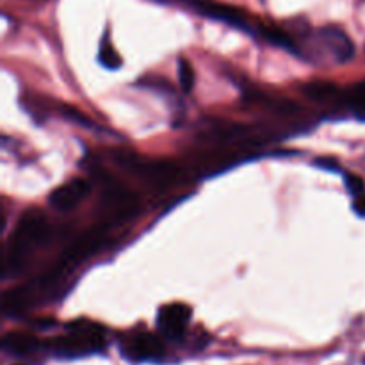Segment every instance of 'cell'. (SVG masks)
Here are the masks:
<instances>
[{"mask_svg":"<svg viewBox=\"0 0 365 365\" xmlns=\"http://www.w3.org/2000/svg\"><path fill=\"white\" fill-rule=\"evenodd\" d=\"M353 210H355L359 216L365 217V196H359V198L355 200V203H353Z\"/></svg>","mask_w":365,"mask_h":365,"instance_id":"cell-20","label":"cell"},{"mask_svg":"<svg viewBox=\"0 0 365 365\" xmlns=\"http://www.w3.org/2000/svg\"><path fill=\"white\" fill-rule=\"evenodd\" d=\"M50 348L57 356L63 359H77L98 351L103 346V331L98 324L88 321H77L68 324L66 337L53 339Z\"/></svg>","mask_w":365,"mask_h":365,"instance_id":"cell-1","label":"cell"},{"mask_svg":"<svg viewBox=\"0 0 365 365\" xmlns=\"http://www.w3.org/2000/svg\"><path fill=\"white\" fill-rule=\"evenodd\" d=\"M98 63L102 64L106 70H118L121 66V57L120 53L116 52V48L110 43L109 36L106 34V38L102 39L100 43V50H98Z\"/></svg>","mask_w":365,"mask_h":365,"instance_id":"cell-13","label":"cell"},{"mask_svg":"<svg viewBox=\"0 0 365 365\" xmlns=\"http://www.w3.org/2000/svg\"><path fill=\"white\" fill-rule=\"evenodd\" d=\"M346 189H348L349 195H353L355 198H359V196L364 195L365 184H364L362 178L356 177V175H346Z\"/></svg>","mask_w":365,"mask_h":365,"instance_id":"cell-18","label":"cell"},{"mask_svg":"<svg viewBox=\"0 0 365 365\" xmlns=\"http://www.w3.org/2000/svg\"><path fill=\"white\" fill-rule=\"evenodd\" d=\"M100 207H102L109 223H121V221L130 220L139 210L141 203H139L138 196L125 189L123 185L107 182V187L102 192Z\"/></svg>","mask_w":365,"mask_h":365,"instance_id":"cell-4","label":"cell"},{"mask_svg":"<svg viewBox=\"0 0 365 365\" xmlns=\"http://www.w3.org/2000/svg\"><path fill=\"white\" fill-rule=\"evenodd\" d=\"M103 241V230L102 228H91V230L84 232L78 239H75L71 242L70 248L64 252L63 259H61V264L66 267L73 266V264L81 262V260L91 257L96 250L100 248Z\"/></svg>","mask_w":365,"mask_h":365,"instance_id":"cell-9","label":"cell"},{"mask_svg":"<svg viewBox=\"0 0 365 365\" xmlns=\"http://www.w3.org/2000/svg\"><path fill=\"white\" fill-rule=\"evenodd\" d=\"M302 91L307 98L314 100V102H327V100L334 98L335 93L339 91V88L334 84V82L312 81L309 82V84L303 86Z\"/></svg>","mask_w":365,"mask_h":365,"instance_id":"cell-12","label":"cell"},{"mask_svg":"<svg viewBox=\"0 0 365 365\" xmlns=\"http://www.w3.org/2000/svg\"><path fill=\"white\" fill-rule=\"evenodd\" d=\"M348 102L349 106L353 107V110L356 113V116L365 120V81L356 84L355 88L351 89V93H349L348 96Z\"/></svg>","mask_w":365,"mask_h":365,"instance_id":"cell-16","label":"cell"},{"mask_svg":"<svg viewBox=\"0 0 365 365\" xmlns=\"http://www.w3.org/2000/svg\"><path fill=\"white\" fill-rule=\"evenodd\" d=\"M39 341L25 331H11L2 339V349L13 356H27L39 349Z\"/></svg>","mask_w":365,"mask_h":365,"instance_id":"cell-11","label":"cell"},{"mask_svg":"<svg viewBox=\"0 0 365 365\" xmlns=\"http://www.w3.org/2000/svg\"><path fill=\"white\" fill-rule=\"evenodd\" d=\"M319 34L337 63H348V61L353 59V56H355V46H353V41L342 29L324 27L321 29Z\"/></svg>","mask_w":365,"mask_h":365,"instance_id":"cell-10","label":"cell"},{"mask_svg":"<svg viewBox=\"0 0 365 365\" xmlns=\"http://www.w3.org/2000/svg\"><path fill=\"white\" fill-rule=\"evenodd\" d=\"M89 189H91V185H89L88 180L75 178V180L66 182L61 187H57L56 191H52L48 203L52 205L53 210L68 212V210L75 209L89 195Z\"/></svg>","mask_w":365,"mask_h":365,"instance_id":"cell-7","label":"cell"},{"mask_svg":"<svg viewBox=\"0 0 365 365\" xmlns=\"http://www.w3.org/2000/svg\"><path fill=\"white\" fill-rule=\"evenodd\" d=\"M61 114H63L66 120H70L71 123H77L81 125V127H91V120H89L88 116H84V114L81 113L78 109H75V107H70V106H61Z\"/></svg>","mask_w":365,"mask_h":365,"instance_id":"cell-17","label":"cell"},{"mask_svg":"<svg viewBox=\"0 0 365 365\" xmlns=\"http://www.w3.org/2000/svg\"><path fill=\"white\" fill-rule=\"evenodd\" d=\"M262 34H264V38H266L269 43H273V45L280 46V48L289 50V52L298 53V46L294 45V41H292V39L289 38V36L285 34L284 31H280V29H277V27H264L262 29Z\"/></svg>","mask_w":365,"mask_h":365,"instance_id":"cell-14","label":"cell"},{"mask_svg":"<svg viewBox=\"0 0 365 365\" xmlns=\"http://www.w3.org/2000/svg\"><path fill=\"white\" fill-rule=\"evenodd\" d=\"M195 70H192L191 63L185 57H180L178 59V82H180V88L185 93H189L195 88Z\"/></svg>","mask_w":365,"mask_h":365,"instance_id":"cell-15","label":"cell"},{"mask_svg":"<svg viewBox=\"0 0 365 365\" xmlns=\"http://www.w3.org/2000/svg\"><path fill=\"white\" fill-rule=\"evenodd\" d=\"M50 227L46 223V217L38 210H29L18 221L16 230L9 242V260L13 264H20L27 255H31L32 250L41 246L48 239Z\"/></svg>","mask_w":365,"mask_h":365,"instance_id":"cell-2","label":"cell"},{"mask_svg":"<svg viewBox=\"0 0 365 365\" xmlns=\"http://www.w3.org/2000/svg\"><path fill=\"white\" fill-rule=\"evenodd\" d=\"M123 355L135 362H146V360H159L164 355V346L157 335L138 334L123 346Z\"/></svg>","mask_w":365,"mask_h":365,"instance_id":"cell-8","label":"cell"},{"mask_svg":"<svg viewBox=\"0 0 365 365\" xmlns=\"http://www.w3.org/2000/svg\"><path fill=\"white\" fill-rule=\"evenodd\" d=\"M314 164L321 170H328V171H339V163L334 159V157H317L314 159Z\"/></svg>","mask_w":365,"mask_h":365,"instance_id":"cell-19","label":"cell"},{"mask_svg":"<svg viewBox=\"0 0 365 365\" xmlns=\"http://www.w3.org/2000/svg\"><path fill=\"white\" fill-rule=\"evenodd\" d=\"M191 319V309L184 303H168L157 314V328L166 339H180Z\"/></svg>","mask_w":365,"mask_h":365,"instance_id":"cell-5","label":"cell"},{"mask_svg":"<svg viewBox=\"0 0 365 365\" xmlns=\"http://www.w3.org/2000/svg\"><path fill=\"white\" fill-rule=\"evenodd\" d=\"M182 2H185V4H191V0H182Z\"/></svg>","mask_w":365,"mask_h":365,"instance_id":"cell-21","label":"cell"},{"mask_svg":"<svg viewBox=\"0 0 365 365\" xmlns=\"http://www.w3.org/2000/svg\"><path fill=\"white\" fill-rule=\"evenodd\" d=\"M189 6H192L200 14L212 18V20L223 21V24L232 25V27L245 29V31L250 29L248 16H246L245 11L237 9V7L225 6V4L212 2V0H191Z\"/></svg>","mask_w":365,"mask_h":365,"instance_id":"cell-6","label":"cell"},{"mask_svg":"<svg viewBox=\"0 0 365 365\" xmlns=\"http://www.w3.org/2000/svg\"><path fill=\"white\" fill-rule=\"evenodd\" d=\"M116 163L125 171L132 173L134 177L141 178L146 184L157 189H166L178 178L177 164L164 159H152V157H139L134 153H120L114 155Z\"/></svg>","mask_w":365,"mask_h":365,"instance_id":"cell-3","label":"cell"}]
</instances>
